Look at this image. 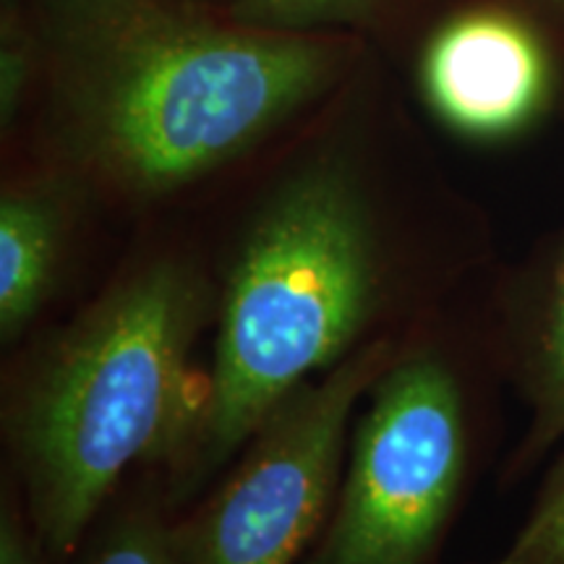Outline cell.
<instances>
[{"label": "cell", "mask_w": 564, "mask_h": 564, "mask_svg": "<svg viewBox=\"0 0 564 564\" xmlns=\"http://www.w3.org/2000/svg\"><path fill=\"white\" fill-rule=\"evenodd\" d=\"M51 42L70 154L131 196L243 154L337 66L308 32L217 24L171 0H58Z\"/></svg>", "instance_id": "6da1fadb"}, {"label": "cell", "mask_w": 564, "mask_h": 564, "mask_svg": "<svg viewBox=\"0 0 564 564\" xmlns=\"http://www.w3.org/2000/svg\"><path fill=\"white\" fill-rule=\"evenodd\" d=\"M204 316L202 280L178 262H152L42 350L11 436L47 556L66 560L126 470L173 447Z\"/></svg>", "instance_id": "7a4b0ae2"}, {"label": "cell", "mask_w": 564, "mask_h": 564, "mask_svg": "<svg viewBox=\"0 0 564 564\" xmlns=\"http://www.w3.org/2000/svg\"><path fill=\"white\" fill-rule=\"evenodd\" d=\"M379 241L352 173L319 160L291 175L243 232L220 301L196 470L335 369L379 306Z\"/></svg>", "instance_id": "3957f363"}, {"label": "cell", "mask_w": 564, "mask_h": 564, "mask_svg": "<svg viewBox=\"0 0 564 564\" xmlns=\"http://www.w3.org/2000/svg\"><path fill=\"white\" fill-rule=\"evenodd\" d=\"M468 465V405L453 366L434 352L392 364L358 421L348 476L308 564H423Z\"/></svg>", "instance_id": "277c9868"}, {"label": "cell", "mask_w": 564, "mask_h": 564, "mask_svg": "<svg viewBox=\"0 0 564 564\" xmlns=\"http://www.w3.org/2000/svg\"><path fill=\"white\" fill-rule=\"evenodd\" d=\"M392 364L387 340L361 345L267 415L223 489L173 531L183 562H299L337 502L352 408Z\"/></svg>", "instance_id": "5b68a950"}, {"label": "cell", "mask_w": 564, "mask_h": 564, "mask_svg": "<svg viewBox=\"0 0 564 564\" xmlns=\"http://www.w3.org/2000/svg\"><path fill=\"white\" fill-rule=\"evenodd\" d=\"M419 84L449 131L481 144L523 137L562 89L554 40L505 3L474 6L444 21L423 47Z\"/></svg>", "instance_id": "8992f818"}, {"label": "cell", "mask_w": 564, "mask_h": 564, "mask_svg": "<svg viewBox=\"0 0 564 564\" xmlns=\"http://www.w3.org/2000/svg\"><path fill=\"white\" fill-rule=\"evenodd\" d=\"M510 319L512 371L531 411L518 465L564 436V232L523 280Z\"/></svg>", "instance_id": "52a82bcc"}, {"label": "cell", "mask_w": 564, "mask_h": 564, "mask_svg": "<svg viewBox=\"0 0 564 564\" xmlns=\"http://www.w3.org/2000/svg\"><path fill=\"white\" fill-rule=\"evenodd\" d=\"M66 241V202L53 183L6 188L0 199V337L13 343L51 301Z\"/></svg>", "instance_id": "ba28073f"}, {"label": "cell", "mask_w": 564, "mask_h": 564, "mask_svg": "<svg viewBox=\"0 0 564 564\" xmlns=\"http://www.w3.org/2000/svg\"><path fill=\"white\" fill-rule=\"evenodd\" d=\"M497 564H564V453L546 476L523 531Z\"/></svg>", "instance_id": "9c48e42d"}, {"label": "cell", "mask_w": 564, "mask_h": 564, "mask_svg": "<svg viewBox=\"0 0 564 564\" xmlns=\"http://www.w3.org/2000/svg\"><path fill=\"white\" fill-rule=\"evenodd\" d=\"M377 0H238L232 17L241 24L280 32H312L316 26L361 19Z\"/></svg>", "instance_id": "30bf717a"}, {"label": "cell", "mask_w": 564, "mask_h": 564, "mask_svg": "<svg viewBox=\"0 0 564 564\" xmlns=\"http://www.w3.org/2000/svg\"><path fill=\"white\" fill-rule=\"evenodd\" d=\"M82 564H186L173 531L152 518H129L97 541Z\"/></svg>", "instance_id": "8fae6325"}, {"label": "cell", "mask_w": 564, "mask_h": 564, "mask_svg": "<svg viewBox=\"0 0 564 564\" xmlns=\"http://www.w3.org/2000/svg\"><path fill=\"white\" fill-rule=\"evenodd\" d=\"M32 76V53L19 19L3 21V45H0V118L3 129L17 121L26 84Z\"/></svg>", "instance_id": "7c38bea8"}, {"label": "cell", "mask_w": 564, "mask_h": 564, "mask_svg": "<svg viewBox=\"0 0 564 564\" xmlns=\"http://www.w3.org/2000/svg\"><path fill=\"white\" fill-rule=\"evenodd\" d=\"M0 564H45L37 533L26 531L13 510H3L0 523Z\"/></svg>", "instance_id": "4fadbf2b"}, {"label": "cell", "mask_w": 564, "mask_h": 564, "mask_svg": "<svg viewBox=\"0 0 564 564\" xmlns=\"http://www.w3.org/2000/svg\"><path fill=\"white\" fill-rule=\"evenodd\" d=\"M505 6L531 17L552 40H564V0H507Z\"/></svg>", "instance_id": "5bb4252c"}]
</instances>
